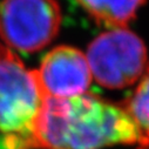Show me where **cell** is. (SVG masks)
Wrapping results in <instances>:
<instances>
[{
  "label": "cell",
  "instance_id": "1",
  "mask_svg": "<svg viewBox=\"0 0 149 149\" xmlns=\"http://www.w3.org/2000/svg\"><path fill=\"white\" fill-rule=\"evenodd\" d=\"M137 128L121 104L85 93L69 99H46L32 149H103L136 146Z\"/></svg>",
  "mask_w": 149,
  "mask_h": 149
},
{
  "label": "cell",
  "instance_id": "2",
  "mask_svg": "<svg viewBox=\"0 0 149 149\" xmlns=\"http://www.w3.org/2000/svg\"><path fill=\"white\" fill-rule=\"evenodd\" d=\"M46 99L36 69H27L0 42V134L6 149H32Z\"/></svg>",
  "mask_w": 149,
  "mask_h": 149
},
{
  "label": "cell",
  "instance_id": "3",
  "mask_svg": "<svg viewBox=\"0 0 149 149\" xmlns=\"http://www.w3.org/2000/svg\"><path fill=\"white\" fill-rule=\"evenodd\" d=\"M86 58L92 77L109 89L136 84L149 65L144 42L127 28L110 29L96 36L88 46Z\"/></svg>",
  "mask_w": 149,
  "mask_h": 149
},
{
  "label": "cell",
  "instance_id": "4",
  "mask_svg": "<svg viewBox=\"0 0 149 149\" xmlns=\"http://www.w3.org/2000/svg\"><path fill=\"white\" fill-rule=\"evenodd\" d=\"M56 0H3L0 38L5 46L20 52H36L56 36L61 25Z\"/></svg>",
  "mask_w": 149,
  "mask_h": 149
},
{
  "label": "cell",
  "instance_id": "5",
  "mask_svg": "<svg viewBox=\"0 0 149 149\" xmlns=\"http://www.w3.org/2000/svg\"><path fill=\"white\" fill-rule=\"evenodd\" d=\"M46 97L69 99L85 94L92 81L86 55L70 46L49 51L36 69Z\"/></svg>",
  "mask_w": 149,
  "mask_h": 149
},
{
  "label": "cell",
  "instance_id": "6",
  "mask_svg": "<svg viewBox=\"0 0 149 149\" xmlns=\"http://www.w3.org/2000/svg\"><path fill=\"white\" fill-rule=\"evenodd\" d=\"M77 3L96 24L120 29L126 28L135 19L146 0H77Z\"/></svg>",
  "mask_w": 149,
  "mask_h": 149
},
{
  "label": "cell",
  "instance_id": "7",
  "mask_svg": "<svg viewBox=\"0 0 149 149\" xmlns=\"http://www.w3.org/2000/svg\"><path fill=\"white\" fill-rule=\"evenodd\" d=\"M121 106L129 114L137 128V148L149 149V65L132 96Z\"/></svg>",
  "mask_w": 149,
  "mask_h": 149
}]
</instances>
